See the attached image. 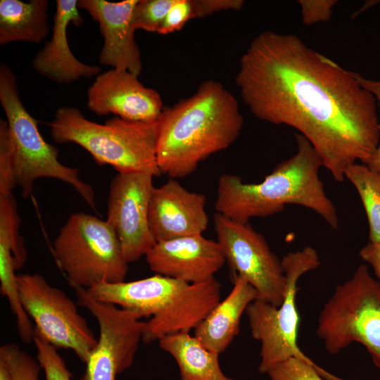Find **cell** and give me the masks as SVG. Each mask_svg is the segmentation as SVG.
Listing matches in <instances>:
<instances>
[{
    "mask_svg": "<svg viewBox=\"0 0 380 380\" xmlns=\"http://www.w3.org/2000/svg\"><path fill=\"white\" fill-rule=\"evenodd\" d=\"M22 305L34 323V334L56 349L72 350L84 362L97 339L75 303L39 274H17Z\"/></svg>",
    "mask_w": 380,
    "mask_h": 380,
    "instance_id": "cell-10",
    "label": "cell"
},
{
    "mask_svg": "<svg viewBox=\"0 0 380 380\" xmlns=\"http://www.w3.org/2000/svg\"><path fill=\"white\" fill-rule=\"evenodd\" d=\"M193 18L192 1L175 0L167 13L158 33L167 34L178 31Z\"/></svg>",
    "mask_w": 380,
    "mask_h": 380,
    "instance_id": "cell-29",
    "label": "cell"
},
{
    "mask_svg": "<svg viewBox=\"0 0 380 380\" xmlns=\"http://www.w3.org/2000/svg\"><path fill=\"white\" fill-rule=\"evenodd\" d=\"M359 255L372 266L380 286V243L369 242L361 248Z\"/></svg>",
    "mask_w": 380,
    "mask_h": 380,
    "instance_id": "cell-33",
    "label": "cell"
},
{
    "mask_svg": "<svg viewBox=\"0 0 380 380\" xmlns=\"http://www.w3.org/2000/svg\"><path fill=\"white\" fill-rule=\"evenodd\" d=\"M267 374L271 380H325L314 367L294 357L277 365Z\"/></svg>",
    "mask_w": 380,
    "mask_h": 380,
    "instance_id": "cell-28",
    "label": "cell"
},
{
    "mask_svg": "<svg viewBox=\"0 0 380 380\" xmlns=\"http://www.w3.org/2000/svg\"><path fill=\"white\" fill-rule=\"evenodd\" d=\"M217 241L233 274L247 281L257 291L258 300L279 307L286 281L281 260L265 237L249 224L214 215Z\"/></svg>",
    "mask_w": 380,
    "mask_h": 380,
    "instance_id": "cell-11",
    "label": "cell"
},
{
    "mask_svg": "<svg viewBox=\"0 0 380 380\" xmlns=\"http://www.w3.org/2000/svg\"><path fill=\"white\" fill-rule=\"evenodd\" d=\"M158 120V164L161 174L173 179L191 175L201 161L229 147L243 124L236 98L213 80L164 108Z\"/></svg>",
    "mask_w": 380,
    "mask_h": 380,
    "instance_id": "cell-2",
    "label": "cell"
},
{
    "mask_svg": "<svg viewBox=\"0 0 380 380\" xmlns=\"http://www.w3.org/2000/svg\"><path fill=\"white\" fill-rule=\"evenodd\" d=\"M37 358L43 369L46 380H71V373L57 349L41 337L34 335Z\"/></svg>",
    "mask_w": 380,
    "mask_h": 380,
    "instance_id": "cell-27",
    "label": "cell"
},
{
    "mask_svg": "<svg viewBox=\"0 0 380 380\" xmlns=\"http://www.w3.org/2000/svg\"><path fill=\"white\" fill-rule=\"evenodd\" d=\"M47 0L0 1V44L12 42L37 44L49 32Z\"/></svg>",
    "mask_w": 380,
    "mask_h": 380,
    "instance_id": "cell-21",
    "label": "cell"
},
{
    "mask_svg": "<svg viewBox=\"0 0 380 380\" xmlns=\"http://www.w3.org/2000/svg\"><path fill=\"white\" fill-rule=\"evenodd\" d=\"M206 197L184 188L170 178L153 188L149 203L148 223L156 242L202 234L208 226Z\"/></svg>",
    "mask_w": 380,
    "mask_h": 380,
    "instance_id": "cell-16",
    "label": "cell"
},
{
    "mask_svg": "<svg viewBox=\"0 0 380 380\" xmlns=\"http://www.w3.org/2000/svg\"><path fill=\"white\" fill-rule=\"evenodd\" d=\"M145 256L156 274L189 284L213 278L226 262L218 242L202 234L156 242Z\"/></svg>",
    "mask_w": 380,
    "mask_h": 380,
    "instance_id": "cell-15",
    "label": "cell"
},
{
    "mask_svg": "<svg viewBox=\"0 0 380 380\" xmlns=\"http://www.w3.org/2000/svg\"><path fill=\"white\" fill-rule=\"evenodd\" d=\"M77 0H57L52 35L34 57L32 65L39 75L58 84H70L82 77L100 74L101 68L87 65L75 57L68 44L67 30L72 23L80 26L83 18L78 11Z\"/></svg>",
    "mask_w": 380,
    "mask_h": 380,
    "instance_id": "cell-18",
    "label": "cell"
},
{
    "mask_svg": "<svg viewBox=\"0 0 380 380\" xmlns=\"http://www.w3.org/2000/svg\"><path fill=\"white\" fill-rule=\"evenodd\" d=\"M79 305L96 318L99 337L79 380H115L133 363L145 322L134 311L92 298L85 289H75Z\"/></svg>",
    "mask_w": 380,
    "mask_h": 380,
    "instance_id": "cell-12",
    "label": "cell"
},
{
    "mask_svg": "<svg viewBox=\"0 0 380 380\" xmlns=\"http://www.w3.org/2000/svg\"><path fill=\"white\" fill-rule=\"evenodd\" d=\"M220 283L215 278L189 284L155 275L132 281H102L86 289L94 299L134 311L145 322L142 341L150 343L165 336L189 332L220 301Z\"/></svg>",
    "mask_w": 380,
    "mask_h": 380,
    "instance_id": "cell-4",
    "label": "cell"
},
{
    "mask_svg": "<svg viewBox=\"0 0 380 380\" xmlns=\"http://www.w3.org/2000/svg\"><path fill=\"white\" fill-rule=\"evenodd\" d=\"M282 268L286 286L279 307L255 300L247 307L252 337L260 342L258 369L267 374L277 365L292 357L314 367L325 380H348L336 376L316 365L298 346L299 314L296 305L297 283L305 273L317 269L320 261L317 251L310 246L289 252L283 257Z\"/></svg>",
    "mask_w": 380,
    "mask_h": 380,
    "instance_id": "cell-6",
    "label": "cell"
},
{
    "mask_svg": "<svg viewBox=\"0 0 380 380\" xmlns=\"http://www.w3.org/2000/svg\"><path fill=\"white\" fill-rule=\"evenodd\" d=\"M194 18H203L221 11H239L242 0H191Z\"/></svg>",
    "mask_w": 380,
    "mask_h": 380,
    "instance_id": "cell-31",
    "label": "cell"
},
{
    "mask_svg": "<svg viewBox=\"0 0 380 380\" xmlns=\"http://www.w3.org/2000/svg\"><path fill=\"white\" fill-rule=\"evenodd\" d=\"M55 258L69 285L88 289L106 281H123L128 262L106 220L84 213L72 214L53 244Z\"/></svg>",
    "mask_w": 380,
    "mask_h": 380,
    "instance_id": "cell-8",
    "label": "cell"
},
{
    "mask_svg": "<svg viewBox=\"0 0 380 380\" xmlns=\"http://www.w3.org/2000/svg\"><path fill=\"white\" fill-rule=\"evenodd\" d=\"M297 151L275 166L260 183H244L234 175L222 174L218 180L216 213L247 223L281 212L286 205L311 209L334 229L338 228L337 211L327 196L319 171L323 163L311 144L295 134Z\"/></svg>",
    "mask_w": 380,
    "mask_h": 380,
    "instance_id": "cell-3",
    "label": "cell"
},
{
    "mask_svg": "<svg viewBox=\"0 0 380 380\" xmlns=\"http://www.w3.org/2000/svg\"><path fill=\"white\" fill-rule=\"evenodd\" d=\"M20 218L13 194L0 197V232L8 238L11 247L15 270L21 268L27 260L24 241L19 234Z\"/></svg>",
    "mask_w": 380,
    "mask_h": 380,
    "instance_id": "cell-23",
    "label": "cell"
},
{
    "mask_svg": "<svg viewBox=\"0 0 380 380\" xmlns=\"http://www.w3.org/2000/svg\"><path fill=\"white\" fill-rule=\"evenodd\" d=\"M158 119L115 116L99 124L85 118L79 109L64 106L49 125L56 142L78 144L99 165H110L119 173L139 172L154 177L161 174L157 160Z\"/></svg>",
    "mask_w": 380,
    "mask_h": 380,
    "instance_id": "cell-5",
    "label": "cell"
},
{
    "mask_svg": "<svg viewBox=\"0 0 380 380\" xmlns=\"http://www.w3.org/2000/svg\"><path fill=\"white\" fill-rule=\"evenodd\" d=\"M175 0H137L133 9L134 28L157 32Z\"/></svg>",
    "mask_w": 380,
    "mask_h": 380,
    "instance_id": "cell-24",
    "label": "cell"
},
{
    "mask_svg": "<svg viewBox=\"0 0 380 380\" xmlns=\"http://www.w3.org/2000/svg\"><path fill=\"white\" fill-rule=\"evenodd\" d=\"M234 286L194 329V336L208 350L223 353L239 333L241 318L247 307L258 299L256 290L243 277L233 274Z\"/></svg>",
    "mask_w": 380,
    "mask_h": 380,
    "instance_id": "cell-19",
    "label": "cell"
},
{
    "mask_svg": "<svg viewBox=\"0 0 380 380\" xmlns=\"http://www.w3.org/2000/svg\"><path fill=\"white\" fill-rule=\"evenodd\" d=\"M355 76L361 85L369 91L376 98L378 108L380 111V80H374L364 77L357 72ZM379 141L374 155L366 165L371 170L380 174V121L379 124Z\"/></svg>",
    "mask_w": 380,
    "mask_h": 380,
    "instance_id": "cell-32",
    "label": "cell"
},
{
    "mask_svg": "<svg viewBox=\"0 0 380 380\" xmlns=\"http://www.w3.org/2000/svg\"><path fill=\"white\" fill-rule=\"evenodd\" d=\"M153 177L144 172H118L110 184L106 221L128 263L146 255L156 243L148 223Z\"/></svg>",
    "mask_w": 380,
    "mask_h": 380,
    "instance_id": "cell-13",
    "label": "cell"
},
{
    "mask_svg": "<svg viewBox=\"0 0 380 380\" xmlns=\"http://www.w3.org/2000/svg\"><path fill=\"white\" fill-rule=\"evenodd\" d=\"M0 102L8 125L17 184L22 196L27 198L32 195L37 179L54 178L71 185L96 210L93 188L80 179L77 168L60 163L57 148L43 138L37 120L21 101L13 72L4 63L0 66Z\"/></svg>",
    "mask_w": 380,
    "mask_h": 380,
    "instance_id": "cell-7",
    "label": "cell"
},
{
    "mask_svg": "<svg viewBox=\"0 0 380 380\" xmlns=\"http://www.w3.org/2000/svg\"><path fill=\"white\" fill-rule=\"evenodd\" d=\"M0 358L8 367L13 380H39L41 366L27 353L15 343L0 348Z\"/></svg>",
    "mask_w": 380,
    "mask_h": 380,
    "instance_id": "cell-25",
    "label": "cell"
},
{
    "mask_svg": "<svg viewBox=\"0 0 380 380\" xmlns=\"http://www.w3.org/2000/svg\"><path fill=\"white\" fill-rule=\"evenodd\" d=\"M0 380H13L11 372L6 362L0 358Z\"/></svg>",
    "mask_w": 380,
    "mask_h": 380,
    "instance_id": "cell-34",
    "label": "cell"
},
{
    "mask_svg": "<svg viewBox=\"0 0 380 380\" xmlns=\"http://www.w3.org/2000/svg\"><path fill=\"white\" fill-rule=\"evenodd\" d=\"M137 75L112 69L98 75L87 91V107L98 115L109 113L129 120H154L164 108L159 93Z\"/></svg>",
    "mask_w": 380,
    "mask_h": 380,
    "instance_id": "cell-14",
    "label": "cell"
},
{
    "mask_svg": "<svg viewBox=\"0 0 380 380\" xmlns=\"http://www.w3.org/2000/svg\"><path fill=\"white\" fill-rule=\"evenodd\" d=\"M17 184L15 168L8 125L0 120V197L12 194Z\"/></svg>",
    "mask_w": 380,
    "mask_h": 380,
    "instance_id": "cell-26",
    "label": "cell"
},
{
    "mask_svg": "<svg viewBox=\"0 0 380 380\" xmlns=\"http://www.w3.org/2000/svg\"><path fill=\"white\" fill-rule=\"evenodd\" d=\"M158 343L176 361L180 380H236L223 373L219 355L205 348L189 332L165 336Z\"/></svg>",
    "mask_w": 380,
    "mask_h": 380,
    "instance_id": "cell-20",
    "label": "cell"
},
{
    "mask_svg": "<svg viewBox=\"0 0 380 380\" xmlns=\"http://www.w3.org/2000/svg\"><path fill=\"white\" fill-rule=\"evenodd\" d=\"M301 18L306 25L329 21L333 9L337 4L336 0H299Z\"/></svg>",
    "mask_w": 380,
    "mask_h": 380,
    "instance_id": "cell-30",
    "label": "cell"
},
{
    "mask_svg": "<svg viewBox=\"0 0 380 380\" xmlns=\"http://www.w3.org/2000/svg\"><path fill=\"white\" fill-rule=\"evenodd\" d=\"M137 2V0L120 2L79 0L77 6L88 12L99 25L103 38V45L99 57L100 63L139 76L142 70V63L132 22Z\"/></svg>",
    "mask_w": 380,
    "mask_h": 380,
    "instance_id": "cell-17",
    "label": "cell"
},
{
    "mask_svg": "<svg viewBox=\"0 0 380 380\" xmlns=\"http://www.w3.org/2000/svg\"><path fill=\"white\" fill-rule=\"evenodd\" d=\"M240 95L257 118L296 129L333 178L367 165L379 141L375 96L355 72L313 50L297 35L260 33L242 55L236 76Z\"/></svg>",
    "mask_w": 380,
    "mask_h": 380,
    "instance_id": "cell-1",
    "label": "cell"
},
{
    "mask_svg": "<svg viewBox=\"0 0 380 380\" xmlns=\"http://www.w3.org/2000/svg\"><path fill=\"white\" fill-rule=\"evenodd\" d=\"M317 335L331 355L362 344L380 369V286L365 265L338 285L320 312Z\"/></svg>",
    "mask_w": 380,
    "mask_h": 380,
    "instance_id": "cell-9",
    "label": "cell"
},
{
    "mask_svg": "<svg viewBox=\"0 0 380 380\" xmlns=\"http://www.w3.org/2000/svg\"><path fill=\"white\" fill-rule=\"evenodd\" d=\"M345 178L355 186L364 205L370 243H380V174L365 164L355 163L346 170Z\"/></svg>",
    "mask_w": 380,
    "mask_h": 380,
    "instance_id": "cell-22",
    "label": "cell"
}]
</instances>
